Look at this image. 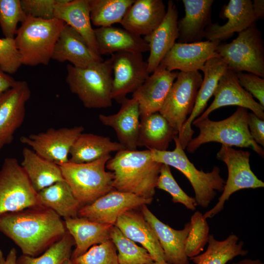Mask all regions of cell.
<instances>
[{"label":"cell","instance_id":"cell-24","mask_svg":"<svg viewBox=\"0 0 264 264\" xmlns=\"http://www.w3.org/2000/svg\"><path fill=\"white\" fill-rule=\"evenodd\" d=\"M99 119L103 125L113 129L119 143L125 150L137 149L140 115L138 103L135 98H126L116 113L100 114Z\"/></svg>","mask_w":264,"mask_h":264},{"label":"cell","instance_id":"cell-21","mask_svg":"<svg viewBox=\"0 0 264 264\" xmlns=\"http://www.w3.org/2000/svg\"><path fill=\"white\" fill-rule=\"evenodd\" d=\"M223 19H227L223 25L211 23L205 29L204 37L209 41L227 39L235 32L238 33L255 24L257 19L250 0H230L220 13Z\"/></svg>","mask_w":264,"mask_h":264},{"label":"cell","instance_id":"cell-41","mask_svg":"<svg viewBox=\"0 0 264 264\" xmlns=\"http://www.w3.org/2000/svg\"><path fill=\"white\" fill-rule=\"evenodd\" d=\"M156 188L168 193L174 203H181L189 210H195L197 204L195 198L188 196L179 186L169 166L162 164Z\"/></svg>","mask_w":264,"mask_h":264},{"label":"cell","instance_id":"cell-26","mask_svg":"<svg viewBox=\"0 0 264 264\" xmlns=\"http://www.w3.org/2000/svg\"><path fill=\"white\" fill-rule=\"evenodd\" d=\"M166 12L162 0H134L120 24L132 34L145 37L159 25Z\"/></svg>","mask_w":264,"mask_h":264},{"label":"cell","instance_id":"cell-28","mask_svg":"<svg viewBox=\"0 0 264 264\" xmlns=\"http://www.w3.org/2000/svg\"><path fill=\"white\" fill-rule=\"evenodd\" d=\"M54 16L79 33L89 47L100 55L91 25L88 0H59Z\"/></svg>","mask_w":264,"mask_h":264},{"label":"cell","instance_id":"cell-23","mask_svg":"<svg viewBox=\"0 0 264 264\" xmlns=\"http://www.w3.org/2000/svg\"><path fill=\"white\" fill-rule=\"evenodd\" d=\"M52 59L59 62H69L73 66L85 68L103 61L76 30L66 24L55 44Z\"/></svg>","mask_w":264,"mask_h":264},{"label":"cell","instance_id":"cell-6","mask_svg":"<svg viewBox=\"0 0 264 264\" xmlns=\"http://www.w3.org/2000/svg\"><path fill=\"white\" fill-rule=\"evenodd\" d=\"M175 148L173 151L149 150L152 159L158 163L173 167L182 173L188 179L195 193L197 206L207 208L216 197L222 192L225 181L221 177L220 169L214 166L210 172L198 170L187 157L178 139L174 137Z\"/></svg>","mask_w":264,"mask_h":264},{"label":"cell","instance_id":"cell-12","mask_svg":"<svg viewBox=\"0 0 264 264\" xmlns=\"http://www.w3.org/2000/svg\"><path fill=\"white\" fill-rule=\"evenodd\" d=\"M110 59L113 74L111 97L121 104L149 76L148 64L140 53L119 52L111 54Z\"/></svg>","mask_w":264,"mask_h":264},{"label":"cell","instance_id":"cell-1","mask_svg":"<svg viewBox=\"0 0 264 264\" xmlns=\"http://www.w3.org/2000/svg\"><path fill=\"white\" fill-rule=\"evenodd\" d=\"M0 232L12 240L22 254L36 257L61 239L67 230L56 213L38 206L1 215Z\"/></svg>","mask_w":264,"mask_h":264},{"label":"cell","instance_id":"cell-8","mask_svg":"<svg viewBox=\"0 0 264 264\" xmlns=\"http://www.w3.org/2000/svg\"><path fill=\"white\" fill-rule=\"evenodd\" d=\"M216 51L235 72L246 71L264 78V44L255 24L239 33L232 42L220 43Z\"/></svg>","mask_w":264,"mask_h":264},{"label":"cell","instance_id":"cell-20","mask_svg":"<svg viewBox=\"0 0 264 264\" xmlns=\"http://www.w3.org/2000/svg\"><path fill=\"white\" fill-rule=\"evenodd\" d=\"M139 210L152 227L163 251L166 262L171 264H190L185 252L190 222H187L183 229L176 230L160 220L147 205H143Z\"/></svg>","mask_w":264,"mask_h":264},{"label":"cell","instance_id":"cell-44","mask_svg":"<svg viewBox=\"0 0 264 264\" xmlns=\"http://www.w3.org/2000/svg\"><path fill=\"white\" fill-rule=\"evenodd\" d=\"M59 0H22V7L26 16L44 20L55 18V6Z\"/></svg>","mask_w":264,"mask_h":264},{"label":"cell","instance_id":"cell-31","mask_svg":"<svg viewBox=\"0 0 264 264\" xmlns=\"http://www.w3.org/2000/svg\"><path fill=\"white\" fill-rule=\"evenodd\" d=\"M178 132L159 112L140 118L137 146L148 150L167 151Z\"/></svg>","mask_w":264,"mask_h":264},{"label":"cell","instance_id":"cell-49","mask_svg":"<svg viewBox=\"0 0 264 264\" xmlns=\"http://www.w3.org/2000/svg\"><path fill=\"white\" fill-rule=\"evenodd\" d=\"M252 8L257 20L263 19L264 17V0H254L252 2Z\"/></svg>","mask_w":264,"mask_h":264},{"label":"cell","instance_id":"cell-3","mask_svg":"<svg viewBox=\"0 0 264 264\" xmlns=\"http://www.w3.org/2000/svg\"><path fill=\"white\" fill-rule=\"evenodd\" d=\"M65 24L57 18L44 20L27 16L14 38L22 65H48Z\"/></svg>","mask_w":264,"mask_h":264},{"label":"cell","instance_id":"cell-14","mask_svg":"<svg viewBox=\"0 0 264 264\" xmlns=\"http://www.w3.org/2000/svg\"><path fill=\"white\" fill-rule=\"evenodd\" d=\"M153 200L113 189L92 203L81 207L78 217L114 225L121 215L128 211L139 210L143 205L151 204Z\"/></svg>","mask_w":264,"mask_h":264},{"label":"cell","instance_id":"cell-47","mask_svg":"<svg viewBox=\"0 0 264 264\" xmlns=\"http://www.w3.org/2000/svg\"><path fill=\"white\" fill-rule=\"evenodd\" d=\"M16 82L13 77L5 72L0 66V95L12 88Z\"/></svg>","mask_w":264,"mask_h":264},{"label":"cell","instance_id":"cell-43","mask_svg":"<svg viewBox=\"0 0 264 264\" xmlns=\"http://www.w3.org/2000/svg\"><path fill=\"white\" fill-rule=\"evenodd\" d=\"M22 65L14 39H0V66L7 74L16 73Z\"/></svg>","mask_w":264,"mask_h":264},{"label":"cell","instance_id":"cell-10","mask_svg":"<svg viewBox=\"0 0 264 264\" xmlns=\"http://www.w3.org/2000/svg\"><path fill=\"white\" fill-rule=\"evenodd\" d=\"M38 206L37 193L21 164L5 158L0 169V216Z\"/></svg>","mask_w":264,"mask_h":264},{"label":"cell","instance_id":"cell-42","mask_svg":"<svg viewBox=\"0 0 264 264\" xmlns=\"http://www.w3.org/2000/svg\"><path fill=\"white\" fill-rule=\"evenodd\" d=\"M116 248L111 240L92 246L83 254L70 259L73 264H119Z\"/></svg>","mask_w":264,"mask_h":264},{"label":"cell","instance_id":"cell-32","mask_svg":"<svg viewBox=\"0 0 264 264\" xmlns=\"http://www.w3.org/2000/svg\"><path fill=\"white\" fill-rule=\"evenodd\" d=\"M22 156L20 164L37 193L64 180L59 165L42 158L31 148H23Z\"/></svg>","mask_w":264,"mask_h":264},{"label":"cell","instance_id":"cell-35","mask_svg":"<svg viewBox=\"0 0 264 264\" xmlns=\"http://www.w3.org/2000/svg\"><path fill=\"white\" fill-rule=\"evenodd\" d=\"M206 251L189 258L194 264H226L235 257L247 254L243 248L244 242L239 241L235 234H230L222 241L216 240L214 235H209Z\"/></svg>","mask_w":264,"mask_h":264},{"label":"cell","instance_id":"cell-33","mask_svg":"<svg viewBox=\"0 0 264 264\" xmlns=\"http://www.w3.org/2000/svg\"><path fill=\"white\" fill-rule=\"evenodd\" d=\"M125 149L119 142L112 141L107 136L91 133H81L74 142L69 152V162L83 163L96 160L113 152Z\"/></svg>","mask_w":264,"mask_h":264},{"label":"cell","instance_id":"cell-36","mask_svg":"<svg viewBox=\"0 0 264 264\" xmlns=\"http://www.w3.org/2000/svg\"><path fill=\"white\" fill-rule=\"evenodd\" d=\"M134 0H88L91 22L99 27L120 23Z\"/></svg>","mask_w":264,"mask_h":264},{"label":"cell","instance_id":"cell-13","mask_svg":"<svg viewBox=\"0 0 264 264\" xmlns=\"http://www.w3.org/2000/svg\"><path fill=\"white\" fill-rule=\"evenodd\" d=\"M84 130L82 126L49 128L43 132L22 136L20 140L42 158L59 165L69 162L70 149Z\"/></svg>","mask_w":264,"mask_h":264},{"label":"cell","instance_id":"cell-52","mask_svg":"<svg viewBox=\"0 0 264 264\" xmlns=\"http://www.w3.org/2000/svg\"><path fill=\"white\" fill-rule=\"evenodd\" d=\"M151 264H169L166 262H154Z\"/></svg>","mask_w":264,"mask_h":264},{"label":"cell","instance_id":"cell-15","mask_svg":"<svg viewBox=\"0 0 264 264\" xmlns=\"http://www.w3.org/2000/svg\"><path fill=\"white\" fill-rule=\"evenodd\" d=\"M31 91L25 81H17L0 95V150L10 144L25 116V104Z\"/></svg>","mask_w":264,"mask_h":264},{"label":"cell","instance_id":"cell-39","mask_svg":"<svg viewBox=\"0 0 264 264\" xmlns=\"http://www.w3.org/2000/svg\"><path fill=\"white\" fill-rule=\"evenodd\" d=\"M189 222L190 228L185 246L186 255L189 259L198 255L203 250L209 235L207 219L199 211L193 214Z\"/></svg>","mask_w":264,"mask_h":264},{"label":"cell","instance_id":"cell-17","mask_svg":"<svg viewBox=\"0 0 264 264\" xmlns=\"http://www.w3.org/2000/svg\"><path fill=\"white\" fill-rule=\"evenodd\" d=\"M227 69V64L219 55L208 60L200 68L204 76L193 110L178 134V141L183 150L186 148L194 133L192 128L193 122L204 111L208 101L213 95L219 80Z\"/></svg>","mask_w":264,"mask_h":264},{"label":"cell","instance_id":"cell-34","mask_svg":"<svg viewBox=\"0 0 264 264\" xmlns=\"http://www.w3.org/2000/svg\"><path fill=\"white\" fill-rule=\"evenodd\" d=\"M37 198L41 206L52 210L64 219L78 217L80 205L65 179L38 192Z\"/></svg>","mask_w":264,"mask_h":264},{"label":"cell","instance_id":"cell-40","mask_svg":"<svg viewBox=\"0 0 264 264\" xmlns=\"http://www.w3.org/2000/svg\"><path fill=\"white\" fill-rule=\"evenodd\" d=\"M26 17L20 0H0V27L4 38L14 39L18 23Z\"/></svg>","mask_w":264,"mask_h":264},{"label":"cell","instance_id":"cell-2","mask_svg":"<svg viewBox=\"0 0 264 264\" xmlns=\"http://www.w3.org/2000/svg\"><path fill=\"white\" fill-rule=\"evenodd\" d=\"M161 165L152 159L148 149H123L108 161L106 167L113 174L115 190L153 199Z\"/></svg>","mask_w":264,"mask_h":264},{"label":"cell","instance_id":"cell-51","mask_svg":"<svg viewBox=\"0 0 264 264\" xmlns=\"http://www.w3.org/2000/svg\"><path fill=\"white\" fill-rule=\"evenodd\" d=\"M62 264H73L70 259L66 260Z\"/></svg>","mask_w":264,"mask_h":264},{"label":"cell","instance_id":"cell-30","mask_svg":"<svg viewBox=\"0 0 264 264\" xmlns=\"http://www.w3.org/2000/svg\"><path fill=\"white\" fill-rule=\"evenodd\" d=\"M99 54L119 52L142 53L149 51L148 44L141 37L124 28L112 26L94 29Z\"/></svg>","mask_w":264,"mask_h":264},{"label":"cell","instance_id":"cell-16","mask_svg":"<svg viewBox=\"0 0 264 264\" xmlns=\"http://www.w3.org/2000/svg\"><path fill=\"white\" fill-rule=\"evenodd\" d=\"M220 43L209 40L192 43H176L160 65L170 71H198L208 60L218 55L216 51Z\"/></svg>","mask_w":264,"mask_h":264},{"label":"cell","instance_id":"cell-37","mask_svg":"<svg viewBox=\"0 0 264 264\" xmlns=\"http://www.w3.org/2000/svg\"><path fill=\"white\" fill-rule=\"evenodd\" d=\"M110 240L118 251L119 264H151L154 262L144 247L126 237L115 225L110 231Z\"/></svg>","mask_w":264,"mask_h":264},{"label":"cell","instance_id":"cell-7","mask_svg":"<svg viewBox=\"0 0 264 264\" xmlns=\"http://www.w3.org/2000/svg\"><path fill=\"white\" fill-rule=\"evenodd\" d=\"M111 157L109 154L89 162H68L59 165L64 179L81 207L92 203L114 189L113 174L105 169Z\"/></svg>","mask_w":264,"mask_h":264},{"label":"cell","instance_id":"cell-5","mask_svg":"<svg viewBox=\"0 0 264 264\" xmlns=\"http://www.w3.org/2000/svg\"><path fill=\"white\" fill-rule=\"evenodd\" d=\"M66 79L71 92L88 109L112 106V68L110 59L85 68L68 64Z\"/></svg>","mask_w":264,"mask_h":264},{"label":"cell","instance_id":"cell-38","mask_svg":"<svg viewBox=\"0 0 264 264\" xmlns=\"http://www.w3.org/2000/svg\"><path fill=\"white\" fill-rule=\"evenodd\" d=\"M75 245L72 236L67 231L64 236L38 257L22 254L17 257L16 264H62L70 259Z\"/></svg>","mask_w":264,"mask_h":264},{"label":"cell","instance_id":"cell-18","mask_svg":"<svg viewBox=\"0 0 264 264\" xmlns=\"http://www.w3.org/2000/svg\"><path fill=\"white\" fill-rule=\"evenodd\" d=\"M213 96V102L197 118L198 119L208 117L214 110L228 106H237L249 109L259 118L264 119V107L240 85L236 73L228 68L219 80Z\"/></svg>","mask_w":264,"mask_h":264},{"label":"cell","instance_id":"cell-25","mask_svg":"<svg viewBox=\"0 0 264 264\" xmlns=\"http://www.w3.org/2000/svg\"><path fill=\"white\" fill-rule=\"evenodd\" d=\"M138 210L124 213L117 218L114 225L126 237L141 244L154 262H166L163 251L152 227Z\"/></svg>","mask_w":264,"mask_h":264},{"label":"cell","instance_id":"cell-4","mask_svg":"<svg viewBox=\"0 0 264 264\" xmlns=\"http://www.w3.org/2000/svg\"><path fill=\"white\" fill-rule=\"evenodd\" d=\"M247 115V109L239 107L232 115L222 120L212 121L209 117L196 118L192 124L199 129V133L189 141L187 151L193 153L202 144L216 142L231 147L250 148L264 157L263 148L255 142L250 134Z\"/></svg>","mask_w":264,"mask_h":264},{"label":"cell","instance_id":"cell-50","mask_svg":"<svg viewBox=\"0 0 264 264\" xmlns=\"http://www.w3.org/2000/svg\"><path fill=\"white\" fill-rule=\"evenodd\" d=\"M232 264H264L259 259H244L236 263Z\"/></svg>","mask_w":264,"mask_h":264},{"label":"cell","instance_id":"cell-11","mask_svg":"<svg viewBox=\"0 0 264 264\" xmlns=\"http://www.w3.org/2000/svg\"><path fill=\"white\" fill-rule=\"evenodd\" d=\"M202 79L198 71L178 72L159 111L178 133L192 112Z\"/></svg>","mask_w":264,"mask_h":264},{"label":"cell","instance_id":"cell-48","mask_svg":"<svg viewBox=\"0 0 264 264\" xmlns=\"http://www.w3.org/2000/svg\"><path fill=\"white\" fill-rule=\"evenodd\" d=\"M17 259L15 248H11L6 257L4 256L2 251L0 249V264H16Z\"/></svg>","mask_w":264,"mask_h":264},{"label":"cell","instance_id":"cell-46","mask_svg":"<svg viewBox=\"0 0 264 264\" xmlns=\"http://www.w3.org/2000/svg\"><path fill=\"white\" fill-rule=\"evenodd\" d=\"M247 125L251 136L255 142L264 147V119L259 118L253 112L248 113Z\"/></svg>","mask_w":264,"mask_h":264},{"label":"cell","instance_id":"cell-27","mask_svg":"<svg viewBox=\"0 0 264 264\" xmlns=\"http://www.w3.org/2000/svg\"><path fill=\"white\" fill-rule=\"evenodd\" d=\"M213 0H183L185 16L177 22L178 42L202 41L206 27L211 24Z\"/></svg>","mask_w":264,"mask_h":264},{"label":"cell","instance_id":"cell-29","mask_svg":"<svg viewBox=\"0 0 264 264\" xmlns=\"http://www.w3.org/2000/svg\"><path fill=\"white\" fill-rule=\"evenodd\" d=\"M67 231L74 241L75 248L70 259L85 253L93 245L110 240V231L114 226L76 217L64 219Z\"/></svg>","mask_w":264,"mask_h":264},{"label":"cell","instance_id":"cell-19","mask_svg":"<svg viewBox=\"0 0 264 264\" xmlns=\"http://www.w3.org/2000/svg\"><path fill=\"white\" fill-rule=\"evenodd\" d=\"M178 73L159 65L132 93L138 103L140 118L160 111Z\"/></svg>","mask_w":264,"mask_h":264},{"label":"cell","instance_id":"cell-9","mask_svg":"<svg viewBox=\"0 0 264 264\" xmlns=\"http://www.w3.org/2000/svg\"><path fill=\"white\" fill-rule=\"evenodd\" d=\"M250 156L248 151L235 150L231 147L221 145L216 156L218 160L226 165L228 177L218 201L212 209L203 214L206 219L212 218L220 212L225 201L234 193L244 189L264 187V182L259 179L251 169Z\"/></svg>","mask_w":264,"mask_h":264},{"label":"cell","instance_id":"cell-22","mask_svg":"<svg viewBox=\"0 0 264 264\" xmlns=\"http://www.w3.org/2000/svg\"><path fill=\"white\" fill-rule=\"evenodd\" d=\"M178 11L172 0L168 2L166 14L159 25L149 35L144 37L148 44L150 55L147 61L149 74L160 65L178 37Z\"/></svg>","mask_w":264,"mask_h":264},{"label":"cell","instance_id":"cell-45","mask_svg":"<svg viewBox=\"0 0 264 264\" xmlns=\"http://www.w3.org/2000/svg\"><path fill=\"white\" fill-rule=\"evenodd\" d=\"M237 77L240 85L264 107V79L251 73L238 72Z\"/></svg>","mask_w":264,"mask_h":264}]
</instances>
